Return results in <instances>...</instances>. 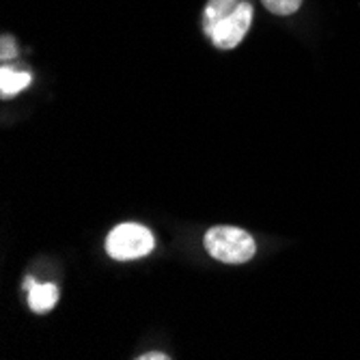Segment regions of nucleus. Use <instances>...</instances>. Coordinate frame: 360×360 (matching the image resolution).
I'll return each mask as SVG.
<instances>
[{
    "label": "nucleus",
    "mask_w": 360,
    "mask_h": 360,
    "mask_svg": "<svg viewBox=\"0 0 360 360\" xmlns=\"http://www.w3.org/2000/svg\"><path fill=\"white\" fill-rule=\"evenodd\" d=\"M205 250L220 264L240 266L250 261L257 252L255 238L238 226H214L203 238Z\"/></svg>",
    "instance_id": "obj_1"
},
{
    "label": "nucleus",
    "mask_w": 360,
    "mask_h": 360,
    "mask_svg": "<svg viewBox=\"0 0 360 360\" xmlns=\"http://www.w3.org/2000/svg\"><path fill=\"white\" fill-rule=\"evenodd\" d=\"M32 76L28 72H18L9 65H3L0 70V97L3 100H9V97L18 95L20 91H24L30 84Z\"/></svg>",
    "instance_id": "obj_6"
},
{
    "label": "nucleus",
    "mask_w": 360,
    "mask_h": 360,
    "mask_svg": "<svg viewBox=\"0 0 360 360\" xmlns=\"http://www.w3.org/2000/svg\"><path fill=\"white\" fill-rule=\"evenodd\" d=\"M252 24V7L246 0L238 5V9L224 18L212 32V44L218 50H233L242 44V39L246 37V32Z\"/></svg>",
    "instance_id": "obj_3"
},
{
    "label": "nucleus",
    "mask_w": 360,
    "mask_h": 360,
    "mask_svg": "<svg viewBox=\"0 0 360 360\" xmlns=\"http://www.w3.org/2000/svg\"><path fill=\"white\" fill-rule=\"evenodd\" d=\"M58 302V289L52 283L46 285H35L32 289H28V307L32 313H50Z\"/></svg>",
    "instance_id": "obj_5"
},
{
    "label": "nucleus",
    "mask_w": 360,
    "mask_h": 360,
    "mask_svg": "<svg viewBox=\"0 0 360 360\" xmlns=\"http://www.w3.org/2000/svg\"><path fill=\"white\" fill-rule=\"evenodd\" d=\"M35 285H37V283H35V278H32V276H26V278H24V289H32Z\"/></svg>",
    "instance_id": "obj_10"
},
{
    "label": "nucleus",
    "mask_w": 360,
    "mask_h": 360,
    "mask_svg": "<svg viewBox=\"0 0 360 360\" xmlns=\"http://www.w3.org/2000/svg\"><path fill=\"white\" fill-rule=\"evenodd\" d=\"M141 360H169L167 354H160V352H153V354H145V356H139Z\"/></svg>",
    "instance_id": "obj_9"
},
{
    "label": "nucleus",
    "mask_w": 360,
    "mask_h": 360,
    "mask_svg": "<svg viewBox=\"0 0 360 360\" xmlns=\"http://www.w3.org/2000/svg\"><path fill=\"white\" fill-rule=\"evenodd\" d=\"M155 246V238L147 226L136 222H123L115 226L106 238V252L115 261H132L147 257Z\"/></svg>",
    "instance_id": "obj_2"
},
{
    "label": "nucleus",
    "mask_w": 360,
    "mask_h": 360,
    "mask_svg": "<svg viewBox=\"0 0 360 360\" xmlns=\"http://www.w3.org/2000/svg\"><path fill=\"white\" fill-rule=\"evenodd\" d=\"M0 58H3V63H9L11 58L18 56V46H15V39H11L9 35H5L3 39H0Z\"/></svg>",
    "instance_id": "obj_8"
},
{
    "label": "nucleus",
    "mask_w": 360,
    "mask_h": 360,
    "mask_svg": "<svg viewBox=\"0 0 360 360\" xmlns=\"http://www.w3.org/2000/svg\"><path fill=\"white\" fill-rule=\"evenodd\" d=\"M261 5L274 15H291L302 7V0H261Z\"/></svg>",
    "instance_id": "obj_7"
},
{
    "label": "nucleus",
    "mask_w": 360,
    "mask_h": 360,
    "mask_svg": "<svg viewBox=\"0 0 360 360\" xmlns=\"http://www.w3.org/2000/svg\"><path fill=\"white\" fill-rule=\"evenodd\" d=\"M240 3H242V0H210V3L205 5V9H203V18H201L205 35L212 37L214 28H216L224 18L231 15V13L238 9Z\"/></svg>",
    "instance_id": "obj_4"
}]
</instances>
